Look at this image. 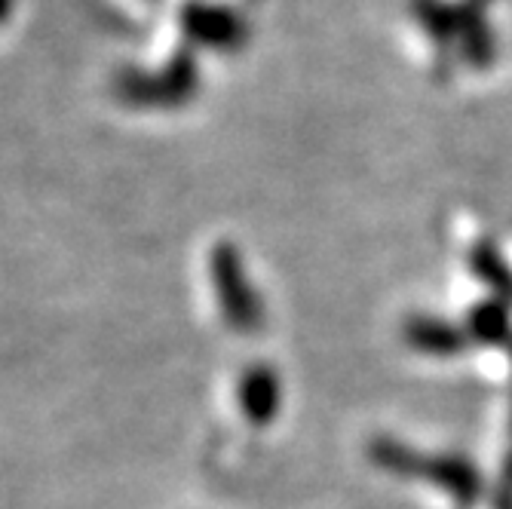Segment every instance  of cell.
I'll return each mask as SVG.
<instances>
[{
	"mask_svg": "<svg viewBox=\"0 0 512 509\" xmlns=\"http://www.w3.org/2000/svg\"><path fill=\"white\" fill-rule=\"evenodd\" d=\"M212 292L224 322L237 335H255L261 329V301L252 289V280L243 267V258L234 246H215L209 255Z\"/></svg>",
	"mask_w": 512,
	"mask_h": 509,
	"instance_id": "cell-1",
	"label": "cell"
},
{
	"mask_svg": "<svg viewBox=\"0 0 512 509\" xmlns=\"http://www.w3.org/2000/svg\"><path fill=\"white\" fill-rule=\"evenodd\" d=\"M237 396H240V405H243L246 418L252 424L273 421V414L279 408V384H276V375L270 372L267 365L249 368V372L240 378Z\"/></svg>",
	"mask_w": 512,
	"mask_h": 509,
	"instance_id": "cell-2",
	"label": "cell"
}]
</instances>
